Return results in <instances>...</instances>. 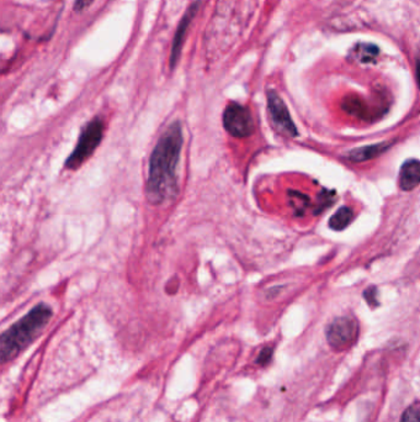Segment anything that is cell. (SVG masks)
<instances>
[{
    "label": "cell",
    "mask_w": 420,
    "mask_h": 422,
    "mask_svg": "<svg viewBox=\"0 0 420 422\" xmlns=\"http://www.w3.org/2000/svg\"><path fill=\"white\" fill-rule=\"evenodd\" d=\"M357 57L361 62H370L377 56L378 50L373 45H360L357 48Z\"/></svg>",
    "instance_id": "8fae6325"
},
{
    "label": "cell",
    "mask_w": 420,
    "mask_h": 422,
    "mask_svg": "<svg viewBox=\"0 0 420 422\" xmlns=\"http://www.w3.org/2000/svg\"><path fill=\"white\" fill-rule=\"evenodd\" d=\"M417 80H418V85L420 88V56L417 59Z\"/></svg>",
    "instance_id": "2e32d148"
},
{
    "label": "cell",
    "mask_w": 420,
    "mask_h": 422,
    "mask_svg": "<svg viewBox=\"0 0 420 422\" xmlns=\"http://www.w3.org/2000/svg\"><path fill=\"white\" fill-rule=\"evenodd\" d=\"M181 124L175 122L159 138L149 159L148 170V201L153 204H163L177 196L178 191V168L180 153L183 148Z\"/></svg>",
    "instance_id": "6da1fadb"
},
{
    "label": "cell",
    "mask_w": 420,
    "mask_h": 422,
    "mask_svg": "<svg viewBox=\"0 0 420 422\" xmlns=\"http://www.w3.org/2000/svg\"><path fill=\"white\" fill-rule=\"evenodd\" d=\"M354 217V211L347 206H343L329 219V227L336 231H342L347 228Z\"/></svg>",
    "instance_id": "30bf717a"
},
{
    "label": "cell",
    "mask_w": 420,
    "mask_h": 422,
    "mask_svg": "<svg viewBox=\"0 0 420 422\" xmlns=\"http://www.w3.org/2000/svg\"><path fill=\"white\" fill-rule=\"evenodd\" d=\"M105 125L100 117H95L83 129L79 136L78 143L73 150L72 154L66 161V168L74 170L78 169L87 159L94 153L98 148L103 136H104Z\"/></svg>",
    "instance_id": "3957f363"
},
{
    "label": "cell",
    "mask_w": 420,
    "mask_h": 422,
    "mask_svg": "<svg viewBox=\"0 0 420 422\" xmlns=\"http://www.w3.org/2000/svg\"><path fill=\"white\" fill-rule=\"evenodd\" d=\"M267 98H268L269 112L273 120V126L286 136L290 138L297 136V129L290 117L287 106H285L284 101L280 98V95L275 90L269 89Z\"/></svg>",
    "instance_id": "8992f818"
},
{
    "label": "cell",
    "mask_w": 420,
    "mask_h": 422,
    "mask_svg": "<svg viewBox=\"0 0 420 422\" xmlns=\"http://www.w3.org/2000/svg\"><path fill=\"white\" fill-rule=\"evenodd\" d=\"M273 357V349H270V347H267V349H264L260 354H259V357H257V363L260 364V365H267V364L270 362V359Z\"/></svg>",
    "instance_id": "4fadbf2b"
},
{
    "label": "cell",
    "mask_w": 420,
    "mask_h": 422,
    "mask_svg": "<svg viewBox=\"0 0 420 422\" xmlns=\"http://www.w3.org/2000/svg\"><path fill=\"white\" fill-rule=\"evenodd\" d=\"M420 184V162L408 159L400 167L399 187L402 190H412Z\"/></svg>",
    "instance_id": "ba28073f"
},
{
    "label": "cell",
    "mask_w": 420,
    "mask_h": 422,
    "mask_svg": "<svg viewBox=\"0 0 420 422\" xmlns=\"http://www.w3.org/2000/svg\"><path fill=\"white\" fill-rule=\"evenodd\" d=\"M94 3V0H75L74 3V10L75 11H83L87 9L88 6H91Z\"/></svg>",
    "instance_id": "5bb4252c"
},
{
    "label": "cell",
    "mask_w": 420,
    "mask_h": 422,
    "mask_svg": "<svg viewBox=\"0 0 420 422\" xmlns=\"http://www.w3.org/2000/svg\"><path fill=\"white\" fill-rule=\"evenodd\" d=\"M389 145L387 143H377V145H371V146H365V147L357 148L352 152L349 153L347 159L352 162H365L368 159H375L380 156L381 153H384Z\"/></svg>",
    "instance_id": "9c48e42d"
},
{
    "label": "cell",
    "mask_w": 420,
    "mask_h": 422,
    "mask_svg": "<svg viewBox=\"0 0 420 422\" xmlns=\"http://www.w3.org/2000/svg\"><path fill=\"white\" fill-rule=\"evenodd\" d=\"M200 6H201V0H196L191 6L188 8V10L185 11L184 16L181 17V20L179 22L178 29L174 36L173 45H172V51H170V59H169V66L170 68H175V66L178 64L181 51L184 48L185 37L189 31L190 25L194 20L195 16L199 13Z\"/></svg>",
    "instance_id": "52a82bcc"
},
{
    "label": "cell",
    "mask_w": 420,
    "mask_h": 422,
    "mask_svg": "<svg viewBox=\"0 0 420 422\" xmlns=\"http://www.w3.org/2000/svg\"><path fill=\"white\" fill-rule=\"evenodd\" d=\"M365 296L368 299V304L373 305V303H376V289L368 288V291H365Z\"/></svg>",
    "instance_id": "9a60e30c"
},
{
    "label": "cell",
    "mask_w": 420,
    "mask_h": 422,
    "mask_svg": "<svg viewBox=\"0 0 420 422\" xmlns=\"http://www.w3.org/2000/svg\"><path fill=\"white\" fill-rule=\"evenodd\" d=\"M400 422H420V402H414L405 410Z\"/></svg>",
    "instance_id": "7c38bea8"
},
{
    "label": "cell",
    "mask_w": 420,
    "mask_h": 422,
    "mask_svg": "<svg viewBox=\"0 0 420 422\" xmlns=\"http://www.w3.org/2000/svg\"><path fill=\"white\" fill-rule=\"evenodd\" d=\"M223 126L234 138L250 136L254 132V120L247 106L239 103H230L223 112Z\"/></svg>",
    "instance_id": "277c9868"
},
{
    "label": "cell",
    "mask_w": 420,
    "mask_h": 422,
    "mask_svg": "<svg viewBox=\"0 0 420 422\" xmlns=\"http://www.w3.org/2000/svg\"><path fill=\"white\" fill-rule=\"evenodd\" d=\"M52 317V309L47 304H38L31 312L15 322L0 337V361L6 364L27 349L43 333Z\"/></svg>",
    "instance_id": "7a4b0ae2"
},
{
    "label": "cell",
    "mask_w": 420,
    "mask_h": 422,
    "mask_svg": "<svg viewBox=\"0 0 420 422\" xmlns=\"http://www.w3.org/2000/svg\"><path fill=\"white\" fill-rule=\"evenodd\" d=\"M359 335L357 322L352 317H338L327 330V340L334 349H345L355 342Z\"/></svg>",
    "instance_id": "5b68a950"
}]
</instances>
